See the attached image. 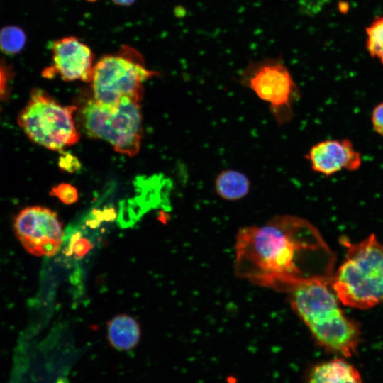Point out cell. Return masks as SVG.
<instances>
[{
	"instance_id": "13",
	"label": "cell",
	"mask_w": 383,
	"mask_h": 383,
	"mask_svg": "<svg viewBox=\"0 0 383 383\" xmlns=\"http://www.w3.org/2000/svg\"><path fill=\"white\" fill-rule=\"evenodd\" d=\"M216 194L221 199L235 201L245 198L251 189V181L244 172L231 168L221 170L213 183Z\"/></svg>"
},
{
	"instance_id": "18",
	"label": "cell",
	"mask_w": 383,
	"mask_h": 383,
	"mask_svg": "<svg viewBox=\"0 0 383 383\" xmlns=\"http://www.w3.org/2000/svg\"><path fill=\"white\" fill-rule=\"evenodd\" d=\"M330 0H300L303 12L308 15H314L321 11Z\"/></svg>"
},
{
	"instance_id": "6",
	"label": "cell",
	"mask_w": 383,
	"mask_h": 383,
	"mask_svg": "<svg viewBox=\"0 0 383 383\" xmlns=\"http://www.w3.org/2000/svg\"><path fill=\"white\" fill-rule=\"evenodd\" d=\"M239 83L265 102L278 126L294 118L301 92L281 57L250 61L241 71Z\"/></svg>"
},
{
	"instance_id": "12",
	"label": "cell",
	"mask_w": 383,
	"mask_h": 383,
	"mask_svg": "<svg viewBox=\"0 0 383 383\" xmlns=\"http://www.w3.org/2000/svg\"><path fill=\"white\" fill-rule=\"evenodd\" d=\"M140 334L138 323L128 315H118L108 323V341L111 346L118 350L133 349L140 341Z\"/></svg>"
},
{
	"instance_id": "19",
	"label": "cell",
	"mask_w": 383,
	"mask_h": 383,
	"mask_svg": "<svg viewBox=\"0 0 383 383\" xmlns=\"http://www.w3.org/2000/svg\"><path fill=\"white\" fill-rule=\"evenodd\" d=\"M371 121L375 132L383 137V101L373 109Z\"/></svg>"
},
{
	"instance_id": "7",
	"label": "cell",
	"mask_w": 383,
	"mask_h": 383,
	"mask_svg": "<svg viewBox=\"0 0 383 383\" xmlns=\"http://www.w3.org/2000/svg\"><path fill=\"white\" fill-rule=\"evenodd\" d=\"M84 127L94 138L110 143L114 150L130 157L138 153L142 138V116L138 102L123 99L113 106L94 100L83 111Z\"/></svg>"
},
{
	"instance_id": "16",
	"label": "cell",
	"mask_w": 383,
	"mask_h": 383,
	"mask_svg": "<svg viewBox=\"0 0 383 383\" xmlns=\"http://www.w3.org/2000/svg\"><path fill=\"white\" fill-rule=\"evenodd\" d=\"M91 248L90 241L79 233H76L70 239L66 253L67 255H74L76 258L80 259L84 257Z\"/></svg>"
},
{
	"instance_id": "20",
	"label": "cell",
	"mask_w": 383,
	"mask_h": 383,
	"mask_svg": "<svg viewBox=\"0 0 383 383\" xmlns=\"http://www.w3.org/2000/svg\"><path fill=\"white\" fill-rule=\"evenodd\" d=\"M59 166L60 168L69 171L73 172L80 167L77 159L70 154H65L61 156L59 160Z\"/></svg>"
},
{
	"instance_id": "14",
	"label": "cell",
	"mask_w": 383,
	"mask_h": 383,
	"mask_svg": "<svg viewBox=\"0 0 383 383\" xmlns=\"http://www.w3.org/2000/svg\"><path fill=\"white\" fill-rule=\"evenodd\" d=\"M26 42L25 32L16 26H7L0 30V50L9 55L20 52Z\"/></svg>"
},
{
	"instance_id": "23",
	"label": "cell",
	"mask_w": 383,
	"mask_h": 383,
	"mask_svg": "<svg viewBox=\"0 0 383 383\" xmlns=\"http://www.w3.org/2000/svg\"><path fill=\"white\" fill-rule=\"evenodd\" d=\"M55 383H67V382L64 379L60 378V379L57 380Z\"/></svg>"
},
{
	"instance_id": "5",
	"label": "cell",
	"mask_w": 383,
	"mask_h": 383,
	"mask_svg": "<svg viewBox=\"0 0 383 383\" xmlns=\"http://www.w3.org/2000/svg\"><path fill=\"white\" fill-rule=\"evenodd\" d=\"M76 106H62L40 89L32 90L18 116V123L28 138L51 150H61L78 142L74 120Z\"/></svg>"
},
{
	"instance_id": "1",
	"label": "cell",
	"mask_w": 383,
	"mask_h": 383,
	"mask_svg": "<svg viewBox=\"0 0 383 383\" xmlns=\"http://www.w3.org/2000/svg\"><path fill=\"white\" fill-rule=\"evenodd\" d=\"M334 255L307 220L279 215L240 228L235 240V272L260 287L291 292L316 279H329Z\"/></svg>"
},
{
	"instance_id": "10",
	"label": "cell",
	"mask_w": 383,
	"mask_h": 383,
	"mask_svg": "<svg viewBox=\"0 0 383 383\" xmlns=\"http://www.w3.org/2000/svg\"><path fill=\"white\" fill-rule=\"evenodd\" d=\"M312 170L329 177L343 170L354 171L362 164L360 153L348 139H326L318 141L305 155Z\"/></svg>"
},
{
	"instance_id": "17",
	"label": "cell",
	"mask_w": 383,
	"mask_h": 383,
	"mask_svg": "<svg viewBox=\"0 0 383 383\" xmlns=\"http://www.w3.org/2000/svg\"><path fill=\"white\" fill-rule=\"evenodd\" d=\"M50 194L57 197L63 204L70 205L74 204L78 199L77 189L70 184L62 183L51 189Z\"/></svg>"
},
{
	"instance_id": "22",
	"label": "cell",
	"mask_w": 383,
	"mask_h": 383,
	"mask_svg": "<svg viewBox=\"0 0 383 383\" xmlns=\"http://www.w3.org/2000/svg\"><path fill=\"white\" fill-rule=\"evenodd\" d=\"M113 4L121 6L132 5L136 0H111Z\"/></svg>"
},
{
	"instance_id": "15",
	"label": "cell",
	"mask_w": 383,
	"mask_h": 383,
	"mask_svg": "<svg viewBox=\"0 0 383 383\" xmlns=\"http://www.w3.org/2000/svg\"><path fill=\"white\" fill-rule=\"evenodd\" d=\"M366 49L383 65V16H377L366 29Z\"/></svg>"
},
{
	"instance_id": "21",
	"label": "cell",
	"mask_w": 383,
	"mask_h": 383,
	"mask_svg": "<svg viewBox=\"0 0 383 383\" xmlns=\"http://www.w3.org/2000/svg\"><path fill=\"white\" fill-rule=\"evenodd\" d=\"M7 73L4 67L0 64V101L5 95L7 88Z\"/></svg>"
},
{
	"instance_id": "9",
	"label": "cell",
	"mask_w": 383,
	"mask_h": 383,
	"mask_svg": "<svg viewBox=\"0 0 383 383\" xmlns=\"http://www.w3.org/2000/svg\"><path fill=\"white\" fill-rule=\"evenodd\" d=\"M52 65L44 70L43 75L52 78L56 74L65 81L91 82L94 67L91 48L78 38L65 36L52 45Z\"/></svg>"
},
{
	"instance_id": "3",
	"label": "cell",
	"mask_w": 383,
	"mask_h": 383,
	"mask_svg": "<svg viewBox=\"0 0 383 383\" xmlns=\"http://www.w3.org/2000/svg\"><path fill=\"white\" fill-rule=\"evenodd\" d=\"M330 282L345 306L367 309L383 301V245L374 235L348 243L345 259Z\"/></svg>"
},
{
	"instance_id": "4",
	"label": "cell",
	"mask_w": 383,
	"mask_h": 383,
	"mask_svg": "<svg viewBox=\"0 0 383 383\" xmlns=\"http://www.w3.org/2000/svg\"><path fill=\"white\" fill-rule=\"evenodd\" d=\"M156 72L148 70L134 48L122 45L116 53L102 56L94 64L92 89L94 101L113 106L123 99L140 102L144 82Z\"/></svg>"
},
{
	"instance_id": "2",
	"label": "cell",
	"mask_w": 383,
	"mask_h": 383,
	"mask_svg": "<svg viewBox=\"0 0 383 383\" xmlns=\"http://www.w3.org/2000/svg\"><path fill=\"white\" fill-rule=\"evenodd\" d=\"M290 293L293 309L321 347L343 357L355 355L360 328L340 309L329 279L309 282Z\"/></svg>"
},
{
	"instance_id": "11",
	"label": "cell",
	"mask_w": 383,
	"mask_h": 383,
	"mask_svg": "<svg viewBox=\"0 0 383 383\" xmlns=\"http://www.w3.org/2000/svg\"><path fill=\"white\" fill-rule=\"evenodd\" d=\"M308 383H363L359 371L343 358H335L316 365Z\"/></svg>"
},
{
	"instance_id": "8",
	"label": "cell",
	"mask_w": 383,
	"mask_h": 383,
	"mask_svg": "<svg viewBox=\"0 0 383 383\" xmlns=\"http://www.w3.org/2000/svg\"><path fill=\"white\" fill-rule=\"evenodd\" d=\"M13 229L24 249L35 256L52 257L62 243V223L56 212L45 206L21 209L14 218Z\"/></svg>"
}]
</instances>
